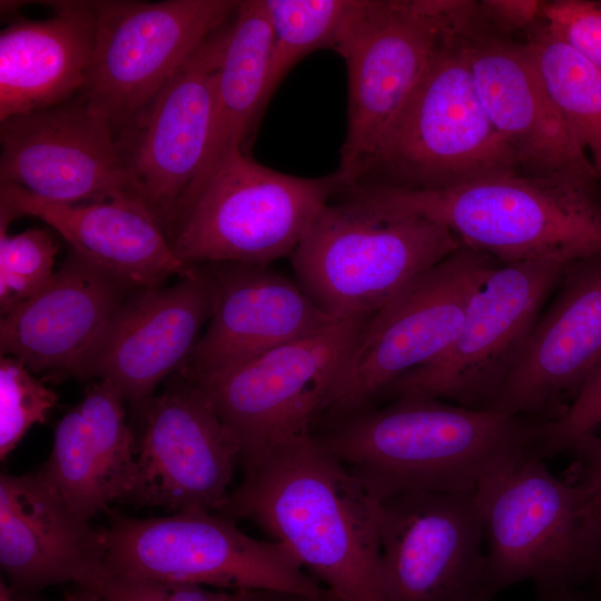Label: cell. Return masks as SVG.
I'll return each instance as SVG.
<instances>
[{
    "instance_id": "obj_15",
    "label": "cell",
    "mask_w": 601,
    "mask_h": 601,
    "mask_svg": "<svg viewBox=\"0 0 601 601\" xmlns=\"http://www.w3.org/2000/svg\"><path fill=\"white\" fill-rule=\"evenodd\" d=\"M142 412L135 480L125 501L174 513H220L240 452L204 392L179 375Z\"/></svg>"
},
{
    "instance_id": "obj_26",
    "label": "cell",
    "mask_w": 601,
    "mask_h": 601,
    "mask_svg": "<svg viewBox=\"0 0 601 601\" xmlns=\"http://www.w3.org/2000/svg\"><path fill=\"white\" fill-rule=\"evenodd\" d=\"M42 20L13 19L0 32V121L77 97L96 41L91 1H41Z\"/></svg>"
},
{
    "instance_id": "obj_32",
    "label": "cell",
    "mask_w": 601,
    "mask_h": 601,
    "mask_svg": "<svg viewBox=\"0 0 601 601\" xmlns=\"http://www.w3.org/2000/svg\"><path fill=\"white\" fill-rule=\"evenodd\" d=\"M542 21L554 35L601 69V1L545 2Z\"/></svg>"
},
{
    "instance_id": "obj_5",
    "label": "cell",
    "mask_w": 601,
    "mask_h": 601,
    "mask_svg": "<svg viewBox=\"0 0 601 601\" xmlns=\"http://www.w3.org/2000/svg\"><path fill=\"white\" fill-rule=\"evenodd\" d=\"M461 246L447 228L382 213L345 188L288 258L295 280L314 303L346 319L377 313Z\"/></svg>"
},
{
    "instance_id": "obj_21",
    "label": "cell",
    "mask_w": 601,
    "mask_h": 601,
    "mask_svg": "<svg viewBox=\"0 0 601 601\" xmlns=\"http://www.w3.org/2000/svg\"><path fill=\"white\" fill-rule=\"evenodd\" d=\"M214 303L207 327L178 373L198 380L308 336L335 321L297 282L269 265L209 264Z\"/></svg>"
},
{
    "instance_id": "obj_19",
    "label": "cell",
    "mask_w": 601,
    "mask_h": 601,
    "mask_svg": "<svg viewBox=\"0 0 601 601\" xmlns=\"http://www.w3.org/2000/svg\"><path fill=\"white\" fill-rule=\"evenodd\" d=\"M601 364V254L565 265L490 411L558 418Z\"/></svg>"
},
{
    "instance_id": "obj_8",
    "label": "cell",
    "mask_w": 601,
    "mask_h": 601,
    "mask_svg": "<svg viewBox=\"0 0 601 601\" xmlns=\"http://www.w3.org/2000/svg\"><path fill=\"white\" fill-rule=\"evenodd\" d=\"M464 35L441 45L385 134L372 169L356 184L437 189L520 171L482 104Z\"/></svg>"
},
{
    "instance_id": "obj_37",
    "label": "cell",
    "mask_w": 601,
    "mask_h": 601,
    "mask_svg": "<svg viewBox=\"0 0 601 601\" xmlns=\"http://www.w3.org/2000/svg\"><path fill=\"white\" fill-rule=\"evenodd\" d=\"M538 595L535 601H579L573 593V589H536Z\"/></svg>"
},
{
    "instance_id": "obj_3",
    "label": "cell",
    "mask_w": 601,
    "mask_h": 601,
    "mask_svg": "<svg viewBox=\"0 0 601 601\" xmlns=\"http://www.w3.org/2000/svg\"><path fill=\"white\" fill-rule=\"evenodd\" d=\"M347 190L382 213L436 223L501 264L601 254V207L590 188L572 181L510 171L437 189L355 184Z\"/></svg>"
},
{
    "instance_id": "obj_23",
    "label": "cell",
    "mask_w": 601,
    "mask_h": 601,
    "mask_svg": "<svg viewBox=\"0 0 601 601\" xmlns=\"http://www.w3.org/2000/svg\"><path fill=\"white\" fill-rule=\"evenodd\" d=\"M23 215L41 219L71 250L139 290L190 275L197 266L177 258L161 224L136 195L63 204L0 181V220L10 224Z\"/></svg>"
},
{
    "instance_id": "obj_30",
    "label": "cell",
    "mask_w": 601,
    "mask_h": 601,
    "mask_svg": "<svg viewBox=\"0 0 601 601\" xmlns=\"http://www.w3.org/2000/svg\"><path fill=\"white\" fill-rule=\"evenodd\" d=\"M0 221V312L8 314L40 290L53 276L59 244L46 228L8 234Z\"/></svg>"
},
{
    "instance_id": "obj_29",
    "label": "cell",
    "mask_w": 601,
    "mask_h": 601,
    "mask_svg": "<svg viewBox=\"0 0 601 601\" xmlns=\"http://www.w3.org/2000/svg\"><path fill=\"white\" fill-rule=\"evenodd\" d=\"M273 48L266 102L288 71L306 55L334 49L359 0H266Z\"/></svg>"
},
{
    "instance_id": "obj_33",
    "label": "cell",
    "mask_w": 601,
    "mask_h": 601,
    "mask_svg": "<svg viewBox=\"0 0 601 601\" xmlns=\"http://www.w3.org/2000/svg\"><path fill=\"white\" fill-rule=\"evenodd\" d=\"M601 425V364L564 412L546 424L545 453L572 451Z\"/></svg>"
},
{
    "instance_id": "obj_25",
    "label": "cell",
    "mask_w": 601,
    "mask_h": 601,
    "mask_svg": "<svg viewBox=\"0 0 601 601\" xmlns=\"http://www.w3.org/2000/svg\"><path fill=\"white\" fill-rule=\"evenodd\" d=\"M125 402L109 382L90 385L57 424L50 456L38 471L87 520L125 501L135 480L137 444Z\"/></svg>"
},
{
    "instance_id": "obj_6",
    "label": "cell",
    "mask_w": 601,
    "mask_h": 601,
    "mask_svg": "<svg viewBox=\"0 0 601 601\" xmlns=\"http://www.w3.org/2000/svg\"><path fill=\"white\" fill-rule=\"evenodd\" d=\"M544 459H519L476 489L493 595L523 581L573 589L601 569V520L588 493Z\"/></svg>"
},
{
    "instance_id": "obj_13",
    "label": "cell",
    "mask_w": 601,
    "mask_h": 601,
    "mask_svg": "<svg viewBox=\"0 0 601 601\" xmlns=\"http://www.w3.org/2000/svg\"><path fill=\"white\" fill-rule=\"evenodd\" d=\"M235 0L91 1L96 41L78 95L116 135L235 13Z\"/></svg>"
},
{
    "instance_id": "obj_1",
    "label": "cell",
    "mask_w": 601,
    "mask_h": 601,
    "mask_svg": "<svg viewBox=\"0 0 601 601\" xmlns=\"http://www.w3.org/2000/svg\"><path fill=\"white\" fill-rule=\"evenodd\" d=\"M243 470L221 514L265 531L332 601H388L378 500L313 432L278 444Z\"/></svg>"
},
{
    "instance_id": "obj_39",
    "label": "cell",
    "mask_w": 601,
    "mask_h": 601,
    "mask_svg": "<svg viewBox=\"0 0 601 601\" xmlns=\"http://www.w3.org/2000/svg\"><path fill=\"white\" fill-rule=\"evenodd\" d=\"M89 592V599L88 601H104L98 594H96L95 592H91L89 590H87Z\"/></svg>"
},
{
    "instance_id": "obj_12",
    "label": "cell",
    "mask_w": 601,
    "mask_h": 601,
    "mask_svg": "<svg viewBox=\"0 0 601 601\" xmlns=\"http://www.w3.org/2000/svg\"><path fill=\"white\" fill-rule=\"evenodd\" d=\"M500 264L462 245L373 314L323 415L337 420L372 406L394 381L444 353L471 297Z\"/></svg>"
},
{
    "instance_id": "obj_24",
    "label": "cell",
    "mask_w": 601,
    "mask_h": 601,
    "mask_svg": "<svg viewBox=\"0 0 601 601\" xmlns=\"http://www.w3.org/2000/svg\"><path fill=\"white\" fill-rule=\"evenodd\" d=\"M0 564L14 591L72 582L106 566L100 530L36 473L0 475Z\"/></svg>"
},
{
    "instance_id": "obj_35",
    "label": "cell",
    "mask_w": 601,
    "mask_h": 601,
    "mask_svg": "<svg viewBox=\"0 0 601 601\" xmlns=\"http://www.w3.org/2000/svg\"><path fill=\"white\" fill-rule=\"evenodd\" d=\"M543 1L486 0L480 4L482 17L503 29L530 30L542 20Z\"/></svg>"
},
{
    "instance_id": "obj_17",
    "label": "cell",
    "mask_w": 601,
    "mask_h": 601,
    "mask_svg": "<svg viewBox=\"0 0 601 601\" xmlns=\"http://www.w3.org/2000/svg\"><path fill=\"white\" fill-rule=\"evenodd\" d=\"M0 181L79 204L136 195L111 124L79 96L0 121Z\"/></svg>"
},
{
    "instance_id": "obj_20",
    "label": "cell",
    "mask_w": 601,
    "mask_h": 601,
    "mask_svg": "<svg viewBox=\"0 0 601 601\" xmlns=\"http://www.w3.org/2000/svg\"><path fill=\"white\" fill-rule=\"evenodd\" d=\"M485 111L520 171L592 189L597 174L550 98L523 42L479 27L463 37Z\"/></svg>"
},
{
    "instance_id": "obj_22",
    "label": "cell",
    "mask_w": 601,
    "mask_h": 601,
    "mask_svg": "<svg viewBox=\"0 0 601 601\" xmlns=\"http://www.w3.org/2000/svg\"><path fill=\"white\" fill-rule=\"evenodd\" d=\"M131 288L71 250L40 290L1 316V355L46 377L76 376Z\"/></svg>"
},
{
    "instance_id": "obj_7",
    "label": "cell",
    "mask_w": 601,
    "mask_h": 601,
    "mask_svg": "<svg viewBox=\"0 0 601 601\" xmlns=\"http://www.w3.org/2000/svg\"><path fill=\"white\" fill-rule=\"evenodd\" d=\"M473 1L359 0L337 40L348 78L347 129L337 173L347 186L380 146L441 45L475 21Z\"/></svg>"
},
{
    "instance_id": "obj_4",
    "label": "cell",
    "mask_w": 601,
    "mask_h": 601,
    "mask_svg": "<svg viewBox=\"0 0 601 601\" xmlns=\"http://www.w3.org/2000/svg\"><path fill=\"white\" fill-rule=\"evenodd\" d=\"M346 187L337 170L298 177L235 150L184 194L165 233L186 265H269L292 255L323 208Z\"/></svg>"
},
{
    "instance_id": "obj_11",
    "label": "cell",
    "mask_w": 601,
    "mask_h": 601,
    "mask_svg": "<svg viewBox=\"0 0 601 601\" xmlns=\"http://www.w3.org/2000/svg\"><path fill=\"white\" fill-rule=\"evenodd\" d=\"M566 264L538 260L494 267L471 297L447 349L394 381L382 396L437 398L490 411Z\"/></svg>"
},
{
    "instance_id": "obj_10",
    "label": "cell",
    "mask_w": 601,
    "mask_h": 601,
    "mask_svg": "<svg viewBox=\"0 0 601 601\" xmlns=\"http://www.w3.org/2000/svg\"><path fill=\"white\" fill-rule=\"evenodd\" d=\"M370 317L335 321L218 374L187 378L235 439L243 469L278 444L312 432Z\"/></svg>"
},
{
    "instance_id": "obj_2",
    "label": "cell",
    "mask_w": 601,
    "mask_h": 601,
    "mask_svg": "<svg viewBox=\"0 0 601 601\" xmlns=\"http://www.w3.org/2000/svg\"><path fill=\"white\" fill-rule=\"evenodd\" d=\"M549 421L401 397L333 420L321 444L377 500L476 490L502 469L544 451Z\"/></svg>"
},
{
    "instance_id": "obj_38",
    "label": "cell",
    "mask_w": 601,
    "mask_h": 601,
    "mask_svg": "<svg viewBox=\"0 0 601 601\" xmlns=\"http://www.w3.org/2000/svg\"><path fill=\"white\" fill-rule=\"evenodd\" d=\"M0 601H31L30 599L17 595L11 588H8L3 580L0 582Z\"/></svg>"
},
{
    "instance_id": "obj_28",
    "label": "cell",
    "mask_w": 601,
    "mask_h": 601,
    "mask_svg": "<svg viewBox=\"0 0 601 601\" xmlns=\"http://www.w3.org/2000/svg\"><path fill=\"white\" fill-rule=\"evenodd\" d=\"M524 43L571 135L601 180V69L541 20Z\"/></svg>"
},
{
    "instance_id": "obj_31",
    "label": "cell",
    "mask_w": 601,
    "mask_h": 601,
    "mask_svg": "<svg viewBox=\"0 0 601 601\" xmlns=\"http://www.w3.org/2000/svg\"><path fill=\"white\" fill-rule=\"evenodd\" d=\"M57 394L18 358H0V459L3 461L28 430L43 423Z\"/></svg>"
},
{
    "instance_id": "obj_16",
    "label": "cell",
    "mask_w": 601,
    "mask_h": 601,
    "mask_svg": "<svg viewBox=\"0 0 601 601\" xmlns=\"http://www.w3.org/2000/svg\"><path fill=\"white\" fill-rule=\"evenodd\" d=\"M231 18L117 134L120 155L134 188L164 230L199 174L207 154L215 76Z\"/></svg>"
},
{
    "instance_id": "obj_9",
    "label": "cell",
    "mask_w": 601,
    "mask_h": 601,
    "mask_svg": "<svg viewBox=\"0 0 601 601\" xmlns=\"http://www.w3.org/2000/svg\"><path fill=\"white\" fill-rule=\"evenodd\" d=\"M109 514L100 533L105 564L114 573L332 601L282 544L247 535L219 512L186 510L150 519Z\"/></svg>"
},
{
    "instance_id": "obj_14",
    "label": "cell",
    "mask_w": 601,
    "mask_h": 601,
    "mask_svg": "<svg viewBox=\"0 0 601 601\" xmlns=\"http://www.w3.org/2000/svg\"><path fill=\"white\" fill-rule=\"evenodd\" d=\"M381 572L388 601H489L476 490L378 500Z\"/></svg>"
},
{
    "instance_id": "obj_36",
    "label": "cell",
    "mask_w": 601,
    "mask_h": 601,
    "mask_svg": "<svg viewBox=\"0 0 601 601\" xmlns=\"http://www.w3.org/2000/svg\"><path fill=\"white\" fill-rule=\"evenodd\" d=\"M578 455L574 479L588 493L601 520V435H591L573 450Z\"/></svg>"
},
{
    "instance_id": "obj_34",
    "label": "cell",
    "mask_w": 601,
    "mask_h": 601,
    "mask_svg": "<svg viewBox=\"0 0 601 601\" xmlns=\"http://www.w3.org/2000/svg\"><path fill=\"white\" fill-rule=\"evenodd\" d=\"M81 589L95 592L104 601H164L155 581L117 574L106 566Z\"/></svg>"
},
{
    "instance_id": "obj_18",
    "label": "cell",
    "mask_w": 601,
    "mask_h": 601,
    "mask_svg": "<svg viewBox=\"0 0 601 601\" xmlns=\"http://www.w3.org/2000/svg\"><path fill=\"white\" fill-rule=\"evenodd\" d=\"M213 303L209 264L197 265L171 286L140 289L112 316L76 376L109 382L144 410L156 387L185 367Z\"/></svg>"
},
{
    "instance_id": "obj_27",
    "label": "cell",
    "mask_w": 601,
    "mask_h": 601,
    "mask_svg": "<svg viewBox=\"0 0 601 601\" xmlns=\"http://www.w3.org/2000/svg\"><path fill=\"white\" fill-rule=\"evenodd\" d=\"M272 48L273 29L266 0L239 1L215 76L207 154L199 174L186 191L196 187L227 154L235 150L246 154L247 140L267 105L265 95Z\"/></svg>"
}]
</instances>
